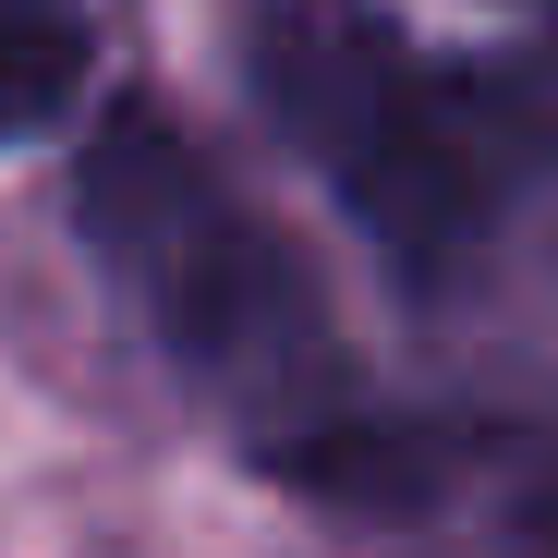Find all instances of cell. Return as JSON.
<instances>
[{
	"label": "cell",
	"instance_id": "1",
	"mask_svg": "<svg viewBox=\"0 0 558 558\" xmlns=\"http://www.w3.org/2000/svg\"><path fill=\"white\" fill-rule=\"evenodd\" d=\"M243 61L267 122L328 170V195L413 279H449L558 146L546 73L413 49L377 0H267Z\"/></svg>",
	"mask_w": 558,
	"mask_h": 558
},
{
	"label": "cell",
	"instance_id": "2",
	"mask_svg": "<svg viewBox=\"0 0 558 558\" xmlns=\"http://www.w3.org/2000/svg\"><path fill=\"white\" fill-rule=\"evenodd\" d=\"M73 219L110 255V279L134 292V316L158 328V352L243 413L255 461L292 449L328 413H352V364H340V340H328V316L304 292L292 243H279L158 110H110L85 134Z\"/></svg>",
	"mask_w": 558,
	"mask_h": 558
},
{
	"label": "cell",
	"instance_id": "3",
	"mask_svg": "<svg viewBox=\"0 0 558 558\" xmlns=\"http://www.w3.org/2000/svg\"><path fill=\"white\" fill-rule=\"evenodd\" d=\"M85 85V25L61 0H0V146H25L73 110Z\"/></svg>",
	"mask_w": 558,
	"mask_h": 558
},
{
	"label": "cell",
	"instance_id": "4",
	"mask_svg": "<svg viewBox=\"0 0 558 558\" xmlns=\"http://www.w3.org/2000/svg\"><path fill=\"white\" fill-rule=\"evenodd\" d=\"M546 13H558V0H546Z\"/></svg>",
	"mask_w": 558,
	"mask_h": 558
}]
</instances>
